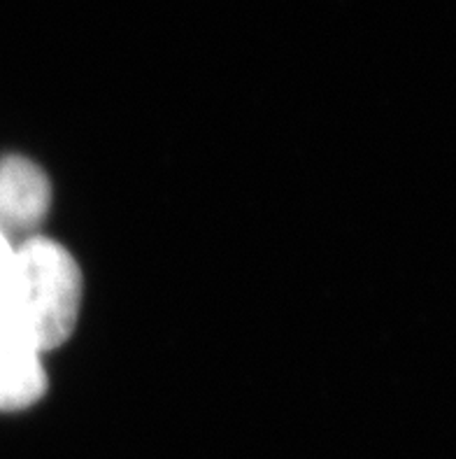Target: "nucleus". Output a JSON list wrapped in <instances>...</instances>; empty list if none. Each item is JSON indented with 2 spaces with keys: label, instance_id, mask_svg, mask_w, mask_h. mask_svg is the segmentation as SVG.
Here are the masks:
<instances>
[{
  "label": "nucleus",
  "instance_id": "obj_1",
  "mask_svg": "<svg viewBox=\"0 0 456 459\" xmlns=\"http://www.w3.org/2000/svg\"><path fill=\"white\" fill-rule=\"evenodd\" d=\"M0 299L38 352L58 348L73 333L80 313V268L54 240L29 238L14 250Z\"/></svg>",
  "mask_w": 456,
  "mask_h": 459
},
{
  "label": "nucleus",
  "instance_id": "obj_2",
  "mask_svg": "<svg viewBox=\"0 0 456 459\" xmlns=\"http://www.w3.org/2000/svg\"><path fill=\"white\" fill-rule=\"evenodd\" d=\"M47 378L40 352L12 320L0 299V411H17L45 394Z\"/></svg>",
  "mask_w": 456,
  "mask_h": 459
},
{
  "label": "nucleus",
  "instance_id": "obj_3",
  "mask_svg": "<svg viewBox=\"0 0 456 459\" xmlns=\"http://www.w3.org/2000/svg\"><path fill=\"white\" fill-rule=\"evenodd\" d=\"M52 201V186L40 166L23 157L0 159V233L33 231Z\"/></svg>",
  "mask_w": 456,
  "mask_h": 459
},
{
  "label": "nucleus",
  "instance_id": "obj_4",
  "mask_svg": "<svg viewBox=\"0 0 456 459\" xmlns=\"http://www.w3.org/2000/svg\"><path fill=\"white\" fill-rule=\"evenodd\" d=\"M12 259H14V250H12V245H10V240H7V236H3V233H0V282L5 280L7 271H10Z\"/></svg>",
  "mask_w": 456,
  "mask_h": 459
}]
</instances>
